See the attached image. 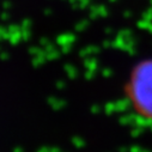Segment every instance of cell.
<instances>
[{
  "label": "cell",
  "instance_id": "6da1fadb",
  "mask_svg": "<svg viewBox=\"0 0 152 152\" xmlns=\"http://www.w3.org/2000/svg\"><path fill=\"white\" fill-rule=\"evenodd\" d=\"M127 95L137 113L152 120V59L135 66L127 84Z\"/></svg>",
  "mask_w": 152,
  "mask_h": 152
}]
</instances>
